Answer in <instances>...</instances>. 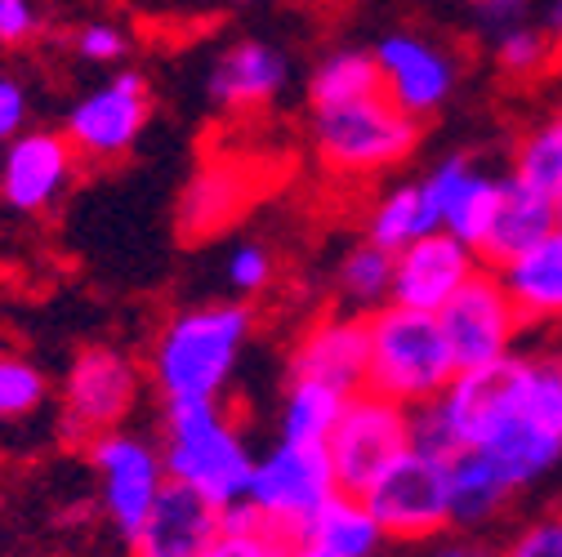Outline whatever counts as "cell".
Here are the masks:
<instances>
[{
    "label": "cell",
    "instance_id": "1",
    "mask_svg": "<svg viewBox=\"0 0 562 557\" xmlns=\"http://www.w3.org/2000/svg\"><path fill=\"white\" fill-rule=\"evenodd\" d=\"M415 442L482 451L518 491L562 464V353H509L460 371L415 410Z\"/></svg>",
    "mask_w": 562,
    "mask_h": 557
},
{
    "label": "cell",
    "instance_id": "2",
    "mask_svg": "<svg viewBox=\"0 0 562 557\" xmlns=\"http://www.w3.org/2000/svg\"><path fill=\"white\" fill-rule=\"evenodd\" d=\"M255 334L246 299L192 304L161 321L148 348V379L161 401H220Z\"/></svg>",
    "mask_w": 562,
    "mask_h": 557
},
{
    "label": "cell",
    "instance_id": "3",
    "mask_svg": "<svg viewBox=\"0 0 562 557\" xmlns=\"http://www.w3.org/2000/svg\"><path fill=\"white\" fill-rule=\"evenodd\" d=\"M161 459L170 481L192 486L220 509L246 500L255 451L220 401H166L161 414Z\"/></svg>",
    "mask_w": 562,
    "mask_h": 557
},
{
    "label": "cell",
    "instance_id": "4",
    "mask_svg": "<svg viewBox=\"0 0 562 557\" xmlns=\"http://www.w3.org/2000/svg\"><path fill=\"white\" fill-rule=\"evenodd\" d=\"M460 375L438 312L384 304L367 317V388L419 410Z\"/></svg>",
    "mask_w": 562,
    "mask_h": 557
},
{
    "label": "cell",
    "instance_id": "5",
    "mask_svg": "<svg viewBox=\"0 0 562 557\" xmlns=\"http://www.w3.org/2000/svg\"><path fill=\"white\" fill-rule=\"evenodd\" d=\"M313 144L317 157L348 179H367L402 166L419 144V116L397 107L384 90L313 107Z\"/></svg>",
    "mask_w": 562,
    "mask_h": 557
},
{
    "label": "cell",
    "instance_id": "6",
    "mask_svg": "<svg viewBox=\"0 0 562 557\" xmlns=\"http://www.w3.org/2000/svg\"><path fill=\"white\" fill-rule=\"evenodd\" d=\"M362 500L371 504L375 522L384 526L389 539H434L451 522V455L425 442H411L367 491Z\"/></svg>",
    "mask_w": 562,
    "mask_h": 557
},
{
    "label": "cell",
    "instance_id": "7",
    "mask_svg": "<svg viewBox=\"0 0 562 557\" xmlns=\"http://www.w3.org/2000/svg\"><path fill=\"white\" fill-rule=\"evenodd\" d=\"M415 442V410L375 393L358 388L344 397V410L326 437V455L335 464L339 491L362 496L367 486Z\"/></svg>",
    "mask_w": 562,
    "mask_h": 557
},
{
    "label": "cell",
    "instance_id": "8",
    "mask_svg": "<svg viewBox=\"0 0 562 557\" xmlns=\"http://www.w3.org/2000/svg\"><path fill=\"white\" fill-rule=\"evenodd\" d=\"M335 491H339V481H335V464H330L326 446L277 437L272 451H263V455L255 459L246 504H250L277 535L295 539V535L313 522V513H317Z\"/></svg>",
    "mask_w": 562,
    "mask_h": 557
},
{
    "label": "cell",
    "instance_id": "9",
    "mask_svg": "<svg viewBox=\"0 0 562 557\" xmlns=\"http://www.w3.org/2000/svg\"><path fill=\"white\" fill-rule=\"evenodd\" d=\"M138 393H144V375H138L134 357L108 343L81 348L63 379V437L86 446L99 433L125 429Z\"/></svg>",
    "mask_w": 562,
    "mask_h": 557
},
{
    "label": "cell",
    "instance_id": "10",
    "mask_svg": "<svg viewBox=\"0 0 562 557\" xmlns=\"http://www.w3.org/2000/svg\"><path fill=\"white\" fill-rule=\"evenodd\" d=\"M86 455H90V468L99 473V500H103V513L108 522L134 539L144 518L153 513L157 496L166 491V459H161V442H153L148 433H130V429H112V433H99L86 442Z\"/></svg>",
    "mask_w": 562,
    "mask_h": 557
},
{
    "label": "cell",
    "instance_id": "11",
    "mask_svg": "<svg viewBox=\"0 0 562 557\" xmlns=\"http://www.w3.org/2000/svg\"><path fill=\"white\" fill-rule=\"evenodd\" d=\"M438 321L447 330V343H451L460 371L491 366V362L509 357L522 326H527L514 295L501 282V272L486 268V263L451 295V304L438 312Z\"/></svg>",
    "mask_w": 562,
    "mask_h": 557
},
{
    "label": "cell",
    "instance_id": "12",
    "mask_svg": "<svg viewBox=\"0 0 562 557\" xmlns=\"http://www.w3.org/2000/svg\"><path fill=\"white\" fill-rule=\"evenodd\" d=\"M148 112H153L148 81L138 72H116L67 112L63 134L81 161L112 166L138 144V134L148 125Z\"/></svg>",
    "mask_w": 562,
    "mask_h": 557
},
{
    "label": "cell",
    "instance_id": "13",
    "mask_svg": "<svg viewBox=\"0 0 562 557\" xmlns=\"http://www.w3.org/2000/svg\"><path fill=\"white\" fill-rule=\"evenodd\" d=\"M77 148L67 144V134L54 129H23L5 144L0 157V196L19 215H41L72 187L77 179Z\"/></svg>",
    "mask_w": 562,
    "mask_h": 557
},
{
    "label": "cell",
    "instance_id": "14",
    "mask_svg": "<svg viewBox=\"0 0 562 557\" xmlns=\"http://www.w3.org/2000/svg\"><path fill=\"white\" fill-rule=\"evenodd\" d=\"M482 268L477 250L460 237H451L447 228L419 237L402 250H393V299L402 308H419V312H442L451 304V295L469 282Z\"/></svg>",
    "mask_w": 562,
    "mask_h": 557
},
{
    "label": "cell",
    "instance_id": "15",
    "mask_svg": "<svg viewBox=\"0 0 562 557\" xmlns=\"http://www.w3.org/2000/svg\"><path fill=\"white\" fill-rule=\"evenodd\" d=\"M384 94L411 116H429L456 94V58L415 32H389L375 45Z\"/></svg>",
    "mask_w": 562,
    "mask_h": 557
},
{
    "label": "cell",
    "instance_id": "16",
    "mask_svg": "<svg viewBox=\"0 0 562 557\" xmlns=\"http://www.w3.org/2000/svg\"><path fill=\"white\" fill-rule=\"evenodd\" d=\"M291 379H317L344 397L367 388V317L330 312L317 317L291 348Z\"/></svg>",
    "mask_w": 562,
    "mask_h": 557
},
{
    "label": "cell",
    "instance_id": "17",
    "mask_svg": "<svg viewBox=\"0 0 562 557\" xmlns=\"http://www.w3.org/2000/svg\"><path fill=\"white\" fill-rule=\"evenodd\" d=\"M220 531H224V509L215 500L196 496L183 481H166V491L157 496L130 548L134 557H201Z\"/></svg>",
    "mask_w": 562,
    "mask_h": 557
},
{
    "label": "cell",
    "instance_id": "18",
    "mask_svg": "<svg viewBox=\"0 0 562 557\" xmlns=\"http://www.w3.org/2000/svg\"><path fill=\"white\" fill-rule=\"evenodd\" d=\"M291 81V58L268 41H237L210 62L205 94L224 112H255L268 107Z\"/></svg>",
    "mask_w": 562,
    "mask_h": 557
},
{
    "label": "cell",
    "instance_id": "19",
    "mask_svg": "<svg viewBox=\"0 0 562 557\" xmlns=\"http://www.w3.org/2000/svg\"><path fill=\"white\" fill-rule=\"evenodd\" d=\"M425 187H429V196L438 205V224L451 237H460V241H469L477 250L486 228H491V215H496L505 179L473 170L469 157H447L425 174Z\"/></svg>",
    "mask_w": 562,
    "mask_h": 557
},
{
    "label": "cell",
    "instance_id": "20",
    "mask_svg": "<svg viewBox=\"0 0 562 557\" xmlns=\"http://www.w3.org/2000/svg\"><path fill=\"white\" fill-rule=\"evenodd\" d=\"M553 228H558V201L522 187L509 174L501 187V201H496V215H491V228L477 246V259L486 268H505L509 259H518L527 246H536Z\"/></svg>",
    "mask_w": 562,
    "mask_h": 557
},
{
    "label": "cell",
    "instance_id": "21",
    "mask_svg": "<svg viewBox=\"0 0 562 557\" xmlns=\"http://www.w3.org/2000/svg\"><path fill=\"white\" fill-rule=\"evenodd\" d=\"M496 272H501V282L514 295L527 326L562 321V224Z\"/></svg>",
    "mask_w": 562,
    "mask_h": 557
},
{
    "label": "cell",
    "instance_id": "22",
    "mask_svg": "<svg viewBox=\"0 0 562 557\" xmlns=\"http://www.w3.org/2000/svg\"><path fill=\"white\" fill-rule=\"evenodd\" d=\"M295 539H308L326 557H375L389 535H384V526L375 522V513L362 496L335 491Z\"/></svg>",
    "mask_w": 562,
    "mask_h": 557
},
{
    "label": "cell",
    "instance_id": "23",
    "mask_svg": "<svg viewBox=\"0 0 562 557\" xmlns=\"http://www.w3.org/2000/svg\"><path fill=\"white\" fill-rule=\"evenodd\" d=\"M514 496L518 486L482 451H451V522L456 526L477 531L486 522H496Z\"/></svg>",
    "mask_w": 562,
    "mask_h": 557
},
{
    "label": "cell",
    "instance_id": "24",
    "mask_svg": "<svg viewBox=\"0 0 562 557\" xmlns=\"http://www.w3.org/2000/svg\"><path fill=\"white\" fill-rule=\"evenodd\" d=\"M250 205V179L237 166H201L196 179L183 192L179 205V228L188 237H210L228 228Z\"/></svg>",
    "mask_w": 562,
    "mask_h": 557
},
{
    "label": "cell",
    "instance_id": "25",
    "mask_svg": "<svg viewBox=\"0 0 562 557\" xmlns=\"http://www.w3.org/2000/svg\"><path fill=\"white\" fill-rule=\"evenodd\" d=\"M438 205L425 187V179H411V183H397L389 192L375 196L371 205V215H367V237L384 250H402L419 237H429L438 232Z\"/></svg>",
    "mask_w": 562,
    "mask_h": 557
},
{
    "label": "cell",
    "instance_id": "26",
    "mask_svg": "<svg viewBox=\"0 0 562 557\" xmlns=\"http://www.w3.org/2000/svg\"><path fill=\"white\" fill-rule=\"evenodd\" d=\"M335 299L344 312L371 317L393 299V250L375 246L371 237L358 241L353 250H344L335 263Z\"/></svg>",
    "mask_w": 562,
    "mask_h": 557
},
{
    "label": "cell",
    "instance_id": "27",
    "mask_svg": "<svg viewBox=\"0 0 562 557\" xmlns=\"http://www.w3.org/2000/svg\"><path fill=\"white\" fill-rule=\"evenodd\" d=\"M339 410H344V393L339 388L317 384V379H291L286 397H281V437L326 446Z\"/></svg>",
    "mask_w": 562,
    "mask_h": 557
},
{
    "label": "cell",
    "instance_id": "28",
    "mask_svg": "<svg viewBox=\"0 0 562 557\" xmlns=\"http://www.w3.org/2000/svg\"><path fill=\"white\" fill-rule=\"evenodd\" d=\"M384 90L375 49H335L317 62V72L308 81V103L313 107H330V103H348Z\"/></svg>",
    "mask_w": 562,
    "mask_h": 557
},
{
    "label": "cell",
    "instance_id": "29",
    "mask_svg": "<svg viewBox=\"0 0 562 557\" xmlns=\"http://www.w3.org/2000/svg\"><path fill=\"white\" fill-rule=\"evenodd\" d=\"M522 187L549 196V201H562V112L531 125L518 148H514V170H509Z\"/></svg>",
    "mask_w": 562,
    "mask_h": 557
},
{
    "label": "cell",
    "instance_id": "30",
    "mask_svg": "<svg viewBox=\"0 0 562 557\" xmlns=\"http://www.w3.org/2000/svg\"><path fill=\"white\" fill-rule=\"evenodd\" d=\"M286 535H277L246 500L224 509V531L210 539L201 557H286Z\"/></svg>",
    "mask_w": 562,
    "mask_h": 557
},
{
    "label": "cell",
    "instance_id": "31",
    "mask_svg": "<svg viewBox=\"0 0 562 557\" xmlns=\"http://www.w3.org/2000/svg\"><path fill=\"white\" fill-rule=\"evenodd\" d=\"M45 397H49V379L36 362L0 353V429L32 420L45 406Z\"/></svg>",
    "mask_w": 562,
    "mask_h": 557
},
{
    "label": "cell",
    "instance_id": "32",
    "mask_svg": "<svg viewBox=\"0 0 562 557\" xmlns=\"http://www.w3.org/2000/svg\"><path fill=\"white\" fill-rule=\"evenodd\" d=\"M491 41H496L501 72L514 77V81H531V77H540L544 67L553 62V32H540L531 23H518V27L491 36Z\"/></svg>",
    "mask_w": 562,
    "mask_h": 557
},
{
    "label": "cell",
    "instance_id": "33",
    "mask_svg": "<svg viewBox=\"0 0 562 557\" xmlns=\"http://www.w3.org/2000/svg\"><path fill=\"white\" fill-rule=\"evenodd\" d=\"M224 276L237 299H250V295H263L277 276V263H272V250L263 241H237L228 250V263H224Z\"/></svg>",
    "mask_w": 562,
    "mask_h": 557
},
{
    "label": "cell",
    "instance_id": "34",
    "mask_svg": "<svg viewBox=\"0 0 562 557\" xmlns=\"http://www.w3.org/2000/svg\"><path fill=\"white\" fill-rule=\"evenodd\" d=\"M496 557H562V513H544L518 526Z\"/></svg>",
    "mask_w": 562,
    "mask_h": 557
},
{
    "label": "cell",
    "instance_id": "35",
    "mask_svg": "<svg viewBox=\"0 0 562 557\" xmlns=\"http://www.w3.org/2000/svg\"><path fill=\"white\" fill-rule=\"evenodd\" d=\"M72 45H77V54H81L86 62H116V58H125V49H130L125 32L112 27V23H86Z\"/></svg>",
    "mask_w": 562,
    "mask_h": 557
},
{
    "label": "cell",
    "instance_id": "36",
    "mask_svg": "<svg viewBox=\"0 0 562 557\" xmlns=\"http://www.w3.org/2000/svg\"><path fill=\"white\" fill-rule=\"evenodd\" d=\"M469 5H473V23L486 36H501L531 19V0H469Z\"/></svg>",
    "mask_w": 562,
    "mask_h": 557
},
{
    "label": "cell",
    "instance_id": "37",
    "mask_svg": "<svg viewBox=\"0 0 562 557\" xmlns=\"http://www.w3.org/2000/svg\"><path fill=\"white\" fill-rule=\"evenodd\" d=\"M27 112H32L27 86L0 72V144H10L14 134H23V125H27Z\"/></svg>",
    "mask_w": 562,
    "mask_h": 557
},
{
    "label": "cell",
    "instance_id": "38",
    "mask_svg": "<svg viewBox=\"0 0 562 557\" xmlns=\"http://www.w3.org/2000/svg\"><path fill=\"white\" fill-rule=\"evenodd\" d=\"M41 32L32 0H0V45H27Z\"/></svg>",
    "mask_w": 562,
    "mask_h": 557
},
{
    "label": "cell",
    "instance_id": "39",
    "mask_svg": "<svg viewBox=\"0 0 562 557\" xmlns=\"http://www.w3.org/2000/svg\"><path fill=\"white\" fill-rule=\"evenodd\" d=\"M286 557H326V553H322V548H313L308 539H291V544H286Z\"/></svg>",
    "mask_w": 562,
    "mask_h": 557
},
{
    "label": "cell",
    "instance_id": "40",
    "mask_svg": "<svg viewBox=\"0 0 562 557\" xmlns=\"http://www.w3.org/2000/svg\"><path fill=\"white\" fill-rule=\"evenodd\" d=\"M434 557H477L473 548H464V544H447V548H438Z\"/></svg>",
    "mask_w": 562,
    "mask_h": 557
},
{
    "label": "cell",
    "instance_id": "41",
    "mask_svg": "<svg viewBox=\"0 0 562 557\" xmlns=\"http://www.w3.org/2000/svg\"><path fill=\"white\" fill-rule=\"evenodd\" d=\"M549 32H553V45H562V0L553 5V23H549Z\"/></svg>",
    "mask_w": 562,
    "mask_h": 557
},
{
    "label": "cell",
    "instance_id": "42",
    "mask_svg": "<svg viewBox=\"0 0 562 557\" xmlns=\"http://www.w3.org/2000/svg\"><path fill=\"white\" fill-rule=\"evenodd\" d=\"M220 5H241V0H220Z\"/></svg>",
    "mask_w": 562,
    "mask_h": 557
},
{
    "label": "cell",
    "instance_id": "43",
    "mask_svg": "<svg viewBox=\"0 0 562 557\" xmlns=\"http://www.w3.org/2000/svg\"><path fill=\"white\" fill-rule=\"evenodd\" d=\"M558 224H562V201H558Z\"/></svg>",
    "mask_w": 562,
    "mask_h": 557
}]
</instances>
